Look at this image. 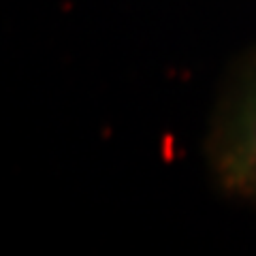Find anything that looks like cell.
Returning a JSON list of instances; mask_svg holds the SVG:
<instances>
[{"label":"cell","instance_id":"1","mask_svg":"<svg viewBox=\"0 0 256 256\" xmlns=\"http://www.w3.org/2000/svg\"><path fill=\"white\" fill-rule=\"evenodd\" d=\"M212 164L228 192L256 198V70L239 86L220 118Z\"/></svg>","mask_w":256,"mask_h":256}]
</instances>
